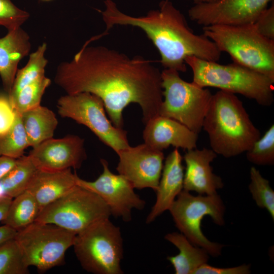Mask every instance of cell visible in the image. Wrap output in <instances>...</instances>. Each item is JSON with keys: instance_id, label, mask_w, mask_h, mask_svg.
I'll return each mask as SVG.
<instances>
[{"instance_id": "836d02e7", "label": "cell", "mask_w": 274, "mask_h": 274, "mask_svg": "<svg viewBox=\"0 0 274 274\" xmlns=\"http://www.w3.org/2000/svg\"><path fill=\"white\" fill-rule=\"evenodd\" d=\"M250 273V265L243 264L229 268L213 267L207 263L199 266L194 274H248Z\"/></svg>"}, {"instance_id": "7a4b0ae2", "label": "cell", "mask_w": 274, "mask_h": 274, "mask_svg": "<svg viewBox=\"0 0 274 274\" xmlns=\"http://www.w3.org/2000/svg\"><path fill=\"white\" fill-rule=\"evenodd\" d=\"M101 11L106 25L105 36L115 25H130L142 29L160 55L164 68L185 72L186 58L195 56L217 62L221 52L203 33L196 34L189 27L184 15L170 0H162L159 8L145 16H132L121 11L112 0H105Z\"/></svg>"}, {"instance_id": "d4e9b609", "label": "cell", "mask_w": 274, "mask_h": 274, "mask_svg": "<svg viewBox=\"0 0 274 274\" xmlns=\"http://www.w3.org/2000/svg\"><path fill=\"white\" fill-rule=\"evenodd\" d=\"M47 44L40 45L37 49L29 55L26 64L18 69L10 92L8 94L11 97L16 94L21 89L45 75V67L48 60L45 56Z\"/></svg>"}, {"instance_id": "277c9868", "label": "cell", "mask_w": 274, "mask_h": 274, "mask_svg": "<svg viewBox=\"0 0 274 274\" xmlns=\"http://www.w3.org/2000/svg\"><path fill=\"white\" fill-rule=\"evenodd\" d=\"M185 62L192 71V82L201 87L240 94L263 106L273 102L274 80L260 73L234 62L224 65L195 56L187 57Z\"/></svg>"}, {"instance_id": "e575fe53", "label": "cell", "mask_w": 274, "mask_h": 274, "mask_svg": "<svg viewBox=\"0 0 274 274\" xmlns=\"http://www.w3.org/2000/svg\"><path fill=\"white\" fill-rule=\"evenodd\" d=\"M17 231L4 224L0 226V246L9 240L15 238Z\"/></svg>"}, {"instance_id": "e0dca14e", "label": "cell", "mask_w": 274, "mask_h": 274, "mask_svg": "<svg viewBox=\"0 0 274 274\" xmlns=\"http://www.w3.org/2000/svg\"><path fill=\"white\" fill-rule=\"evenodd\" d=\"M145 125V143L155 149L162 151L170 146L187 150L196 147L198 134L173 119L159 115Z\"/></svg>"}, {"instance_id": "d590c367", "label": "cell", "mask_w": 274, "mask_h": 274, "mask_svg": "<svg viewBox=\"0 0 274 274\" xmlns=\"http://www.w3.org/2000/svg\"><path fill=\"white\" fill-rule=\"evenodd\" d=\"M17 159L0 156V179L15 164Z\"/></svg>"}, {"instance_id": "cb8c5ba5", "label": "cell", "mask_w": 274, "mask_h": 274, "mask_svg": "<svg viewBox=\"0 0 274 274\" xmlns=\"http://www.w3.org/2000/svg\"><path fill=\"white\" fill-rule=\"evenodd\" d=\"M40 212L36 200L25 190L12 199L7 215L2 223L19 231L35 222Z\"/></svg>"}, {"instance_id": "f1b7e54d", "label": "cell", "mask_w": 274, "mask_h": 274, "mask_svg": "<svg viewBox=\"0 0 274 274\" xmlns=\"http://www.w3.org/2000/svg\"><path fill=\"white\" fill-rule=\"evenodd\" d=\"M28 267L14 238L0 246V274H27Z\"/></svg>"}, {"instance_id": "4dcf8cb0", "label": "cell", "mask_w": 274, "mask_h": 274, "mask_svg": "<svg viewBox=\"0 0 274 274\" xmlns=\"http://www.w3.org/2000/svg\"><path fill=\"white\" fill-rule=\"evenodd\" d=\"M29 17L27 12L17 7L11 0H0V26L8 31L20 27Z\"/></svg>"}, {"instance_id": "7402d4cb", "label": "cell", "mask_w": 274, "mask_h": 274, "mask_svg": "<svg viewBox=\"0 0 274 274\" xmlns=\"http://www.w3.org/2000/svg\"><path fill=\"white\" fill-rule=\"evenodd\" d=\"M29 147L52 138L58 125L54 112L41 105L19 114Z\"/></svg>"}, {"instance_id": "83f0119b", "label": "cell", "mask_w": 274, "mask_h": 274, "mask_svg": "<svg viewBox=\"0 0 274 274\" xmlns=\"http://www.w3.org/2000/svg\"><path fill=\"white\" fill-rule=\"evenodd\" d=\"M250 191L256 204L265 209L274 220V191L269 181L263 178L255 167L250 169Z\"/></svg>"}, {"instance_id": "8d00e7d4", "label": "cell", "mask_w": 274, "mask_h": 274, "mask_svg": "<svg viewBox=\"0 0 274 274\" xmlns=\"http://www.w3.org/2000/svg\"><path fill=\"white\" fill-rule=\"evenodd\" d=\"M12 200L9 197H0V222L5 219Z\"/></svg>"}, {"instance_id": "d6a6232c", "label": "cell", "mask_w": 274, "mask_h": 274, "mask_svg": "<svg viewBox=\"0 0 274 274\" xmlns=\"http://www.w3.org/2000/svg\"><path fill=\"white\" fill-rule=\"evenodd\" d=\"M16 117L8 95L0 94V135L8 130L12 126Z\"/></svg>"}, {"instance_id": "44dd1931", "label": "cell", "mask_w": 274, "mask_h": 274, "mask_svg": "<svg viewBox=\"0 0 274 274\" xmlns=\"http://www.w3.org/2000/svg\"><path fill=\"white\" fill-rule=\"evenodd\" d=\"M164 237L179 250L178 255L167 257L176 274H194L199 266L207 263L209 259L208 252L202 248L195 247L182 233H169Z\"/></svg>"}, {"instance_id": "4316f807", "label": "cell", "mask_w": 274, "mask_h": 274, "mask_svg": "<svg viewBox=\"0 0 274 274\" xmlns=\"http://www.w3.org/2000/svg\"><path fill=\"white\" fill-rule=\"evenodd\" d=\"M28 147L27 137L20 115L16 112L12 126L0 135V156L17 159L24 155V151Z\"/></svg>"}, {"instance_id": "1f68e13d", "label": "cell", "mask_w": 274, "mask_h": 274, "mask_svg": "<svg viewBox=\"0 0 274 274\" xmlns=\"http://www.w3.org/2000/svg\"><path fill=\"white\" fill-rule=\"evenodd\" d=\"M253 24L256 30L263 36L274 40V4L264 10Z\"/></svg>"}, {"instance_id": "d6986e66", "label": "cell", "mask_w": 274, "mask_h": 274, "mask_svg": "<svg viewBox=\"0 0 274 274\" xmlns=\"http://www.w3.org/2000/svg\"><path fill=\"white\" fill-rule=\"evenodd\" d=\"M76 176L71 168L58 171L37 169L26 190L34 197L41 211L75 186Z\"/></svg>"}, {"instance_id": "2e32d148", "label": "cell", "mask_w": 274, "mask_h": 274, "mask_svg": "<svg viewBox=\"0 0 274 274\" xmlns=\"http://www.w3.org/2000/svg\"><path fill=\"white\" fill-rule=\"evenodd\" d=\"M217 155L212 149L205 148L187 150L184 156L186 163L184 190L211 195L217 193V190L223 187L222 179L213 173L210 165Z\"/></svg>"}, {"instance_id": "f35d334b", "label": "cell", "mask_w": 274, "mask_h": 274, "mask_svg": "<svg viewBox=\"0 0 274 274\" xmlns=\"http://www.w3.org/2000/svg\"><path fill=\"white\" fill-rule=\"evenodd\" d=\"M42 1H51V0H42Z\"/></svg>"}, {"instance_id": "f546056e", "label": "cell", "mask_w": 274, "mask_h": 274, "mask_svg": "<svg viewBox=\"0 0 274 274\" xmlns=\"http://www.w3.org/2000/svg\"><path fill=\"white\" fill-rule=\"evenodd\" d=\"M246 157L250 162L259 165L274 163V125L272 124L264 135L256 141L246 151Z\"/></svg>"}, {"instance_id": "ffe728a7", "label": "cell", "mask_w": 274, "mask_h": 274, "mask_svg": "<svg viewBox=\"0 0 274 274\" xmlns=\"http://www.w3.org/2000/svg\"><path fill=\"white\" fill-rule=\"evenodd\" d=\"M31 49L28 33L21 27L0 38V77L4 89L11 91L20 60Z\"/></svg>"}, {"instance_id": "ab89813d", "label": "cell", "mask_w": 274, "mask_h": 274, "mask_svg": "<svg viewBox=\"0 0 274 274\" xmlns=\"http://www.w3.org/2000/svg\"><path fill=\"white\" fill-rule=\"evenodd\" d=\"M192 1H193V0H192Z\"/></svg>"}, {"instance_id": "6da1fadb", "label": "cell", "mask_w": 274, "mask_h": 274, "mask_svg": "<svg viewBox=\"0 0 274 274\" xmlns=\"http://www.w3.org/2000/svg\"><path fill=\"white\" fill-rule=\"evenodd\" d=\"M54 80L66 94L99 97L118 128L123 126V110L131 103L141 107L145 124L159 115L161 72L141 56L130 57L105 46L84 45L71 60L59 64Z\"/></svg>"}, {"instance_id": "3957f363", "label": "cell", "mask_w": 274, "mask_h": 274, "mask_svg": "<svg viewBox=\"0 0 274 274\" xmlns=\"http://www.w3.org/2000/svg\"><path fill=\"white\" fill-rule=\"evenodd\" d=\"M202 129L208 134L212 149L226 158L249 150L260 138L235 94L219 90L213 94Z\"/></svg>"}, {"instance_id": "603a6c76", "label": "cell", "mask_w": 274, "mask_h": 274, "mask_svg": "<svg viewBox=\"0 0 274 274\" xmlns=\"http://www.w3.org/2000/svg\"><path fill=\"white\" fill-rule=\"evenodd\" d=\"M36 169L28 155L17 159L15 165L0 179V197L13 199L25 191Z\"/></svg>"}, {"instance_id": "ba28073f", "label": "cell", "mask_w": 274, "mask_h": 274, "mask_svg": "<svg viewBox=\"0 0 274 274\" xmlns=\"http://www.w3.org/2000/svg\"><path fill=\"white\" fill-rule=\"evenodd\" d=\"M111 215L110 209L98 195L76 185L42 209L35 221L54 224L77 234Z\"/></svg>"}, {"instance_id": "4fadbf2b", "label": "cell", "mask_w": 274, "mask_h": 274, "mask_svg": "<svg viewBox=\"0 0 274 274\" xmlns=\"http://www.w3.org/2000/svg\"><path fill=\"white\" fill-rule=\"evenodd\" d=\"M272 0H218L195 4L188 10L192 21L203 26L253 23Z\"/></svg>"}, {"instance_id": "5b68a950", "label": "cell", "mask_w": 274, "mask_h": 274, "mask_svg": "<svg viewBox=\"0 0 274 274\" xmlns=\"http://www.w3.org/2000/svg\"><path fill=\"white\" fill-rule=\"evenodd\" d=\"M203 33L233 62L274 80V40L261 35L253 23L203 26Z\"/></svg>"}, {"instance_id": "9a60e30c", "label": "cell", "mask_w": 274, "mask_h": 274, "mask_svg": "<svg viewBox=\"0 0 274 274\" xmlns=\"http://www.w3.org/2000/svg\"><path fill=\"white\" fill-rule=\"evenodd\" d=\"M28 156L38 169L79 168L86 159L84 140L76 135L47 140L32 147Z\"/></svg>"}, {"instance_id": "7c38bea8", "label": "cell", "mask_w": 274, "mask_h": 274, "mask_svg": "<svg viewBox=\"0 0 274 274\" xmlns=\"http://www.w3.org/2000/svg\"><path fill=\"white\" fill-rule=\"evenodd\" d=\"M100 161L103 171L96 180L86 181L77 175L76 185L98 195L110 209L111 215L129 222L131 220L132 210H143L146 202L135 193L133 186L125 177L111 172L106 160L100 159Z\"/></svg>"}, {"instance_id": "8992f818", "label": "cell", "mask_w": 274, "mask_h": 274, "mask_svg": "<svg viewBox=\"0 0 274 274\" xmlns=\"http://www.w3.org/2000/svg\"><path fill=\"white\" fill-rule=\"evenodd\" d=\"M84 269L94 274H122L123 244L119 227L109 219L76 234L73 245Z\"/></svg>"}, {"instance_id": "8fae6325", "label": "cell", "mask_w": 274, "mask_h": 274, "mask_svg": "<svg viewBox=\"0 0 274 274\" xmlns=\"http://www.w3.org/2000/svg\"><path fill=\"white\" fill-rule=\"evenodd\" d=\"M58 113L88 127L117 154L129 147L127 132L115 126L106 114L102 100L89 92L66 94L57 100Z\"/></svg>"}, {"instance_id": "30bf717a", "label": "cell", "mask_w": 274, "mask_h": 274, "mask_svg": "<svg viewBox=\"0 0 274 274\" xmlns=\"http://www.w3.org/2000/svg\"><path fill=\"white\" fill-rule=\"evenodd\" d=\"M76 234L52 224L35 221L14 238L25 264L45 271L62 264Z\"/></svg>"}, {"instance_id": "484cf974", "label": "cell", "mask_w": 274, "mask_h": 274, "mask_svg": "<svg viewBox=\"0 0 274 274\" xmlns=\"http://www.w3.org/2000/svg\"><path fill=\"white\" fill-rule=\"evenodd\" d=\"M51 82V80L44 75L9 97L15 112L20 114L41 105L43 95Z\"/></svg>"}, {"instance_id": "52a82bcc", "label": "cell", "mask_w": 274, "mask_h": 274, "mask_svg": "<svg viewBox=\"0 0 274 274\" xmlns=\"http://www.w3.org/2000/svg\"><path fill=\"white\" fill-rule=\"evenodd\" d=\"M163 100L159 115L173 119L198 134L213 94L209 89L182 79L179 72L161 71Z\"/></svg>"}, {"instance_id": "5bb4252c", "label": "cell", "mask_w": 274, "mask_h": 274, "mask_svg": "<svg viewBox=\"0 0 274 274\" xmlns=\"http://www.w3.org/2000/svg\"><path fill=\"white\" fill-rule=\"evenodd\" d=\"M117 154L119 156L118 173L125 177L134 188H150L156 192L163 167L162 151L144 143L129 146Z\"/></svg>"}, {"instance_id": "9c48e42d", "label": "cell", "mask_w": 274, "mask_h": 274, "mask_svg": "<svg viewBox=\"0 0 274 274\" xmlns=\"http://www.w3.org/2000/svg\"><path fill=\"white\" fill-rule=\"evenodd\" d=\"M225 207L220 196L215 193L194 196L184 189L172 204L169 211L177 228L194 246L204 249L217 257L224 245L210 241L201 230V220L210 216L218 225L224 224Z\"/></svg>"}, {"instance_id": "ac0fdd59", "label": "cell", "mask_w": 274, "mask_h": 274, "mask_svg": "<svg viewBox=\"0 0 274 274\" xmlns=\"http://www.w3.org/2000/svg\"><path fill=\"white\" fill-rule=\"evenodd\" d=\"M182 161V157L177 148L167 156L156 191V201L146 218L147 224L168 210L183 189L184 174Z\"/></svg>"}, {"instance_id": "74e56055", "label": "cell", "mask_w": 274, "mask_h": 274, "mask_svg": "<svg viewBox=\"0 0 274 274\" xmlns=\"http://www.w3.org/2000/svg\"><path fill=\"white\" fill-rule=\"evenodd\" d=\"M218 0H193L194 4L213 3Z\"/></svg>"}]
</instances>
